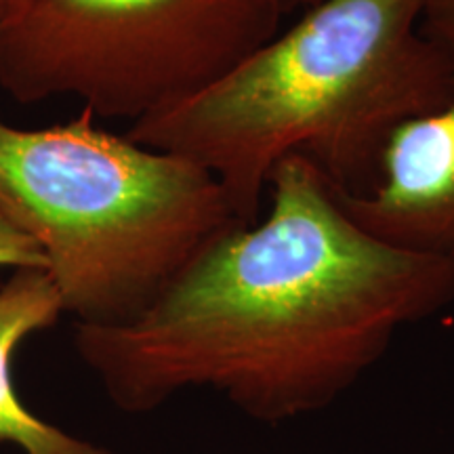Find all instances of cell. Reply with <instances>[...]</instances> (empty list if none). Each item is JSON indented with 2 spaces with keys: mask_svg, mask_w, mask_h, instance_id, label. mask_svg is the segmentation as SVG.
<instances>
[{
  "mask_svg": "<svg viewBox=\"0 0 454 454\" xmlns=\"http://www.w3.org/2000/svg\"><path fill=\"white\" fill-rule=\"evenodd\" d=\"M268 211L211 240L144 314L74 326V349L112 406L154 412L213 391L274 427L354 389L402 328L454 303V257L362 230L308 158L271 173Z\"/></svg>",
  "mask_w": 454,
  "mask_h": 454,
  "instance_id": "1",
  "label": "cell"
},
{
  "mask_svg": "<svg viewBox=\"0 0 454 454\" xmlns=\"http://www.w3.org/2000/svg\"><path fill=\"white\" fill-rule=\"evenodd\" d=\"M427 0H317L217 81L130 124L127 137L200 164L240 223L274 168L308 158L357 194L400 124L454 98V53L423 30Z\"/></svg>",
  "mask_w": 454,
  "mask_h": 454,
  "instance_id": "2",
  "label": "cell"
},
{
  "mask_svg": "<svg viewBox=\"0 0 454 454\" xmlns=\"http://www.w3.org/2000/svg\"><path fill=\"white\" fill-rule=\"evenodd\" d=\"M0 208L41 248L64 314L121 326L240 223L200 164L114 135L82 112L21 129L0 118Z\"/></svg>",
  "mask_w": 454,
  "mask_h": 454,
  "instance_id": "3",
  "label": "cell"
},
{
  "mask_svg": "<svg viewBox=\"0 0 454 454\" xmlns=\"http://www.w3.org/2000/svg\"><path fill=\"white\" fill-rule=\"evenodd\" d=\"M284 15L276 0H27L0 26V87L133 124L223 76Z\"/></svg>",
  "mask_w": 454,
  "mask_h": 454,
  "instance_id": "4",
  "label": "cell"
},
{
  "mask_svg": "<svg viewBox=\"0 0 454 454\" xmlns=\"http://www.w3.org/2000/svg\"><path fill=\"white\" fill-rule=\"evenodd\" d=\"M444 44L454 53V41ZM334 194L349 217L379 240L454 257V98L395 129L366 190Z\"/></svg>",
  "mask_w": 454,
  "mask_h": 454,
  "instance_id": "5",
  "label": "cell"
},
{
  "mask_svg": "<svg viewBox=\"0 0 454 454\" xmlns=\"http://www.w3.org/2000/svg\"><path fill=\"white\" fill-rule=\"evenodd\" d=\"M61 314L59 293L44 270H17L0 286V444L24 454H116L44 421L17 395L15 351L27 337L55 326Z\"/></svg>",
  "mask_w": 454,
  "mask_h": 454,
  "instance_id": "6",
  "label": "cell"
},
{
  "mask_svg": "<svg viewBox=\"0 0 454 454\" xmlns=\"http://www.w3.org/2000/svg\"><path fill=\"white\" fill-rule=\"evenodd\" d=\"M0 268L44 270V257L38 244L21 231L0 208Z\"/></svg>",
  "mask_w": 454,
  "mask_h": 454,
  "instance_id": "7",
  "label": "cell"
},
{
  "mask_svg": "<svg viewBox=\"0 0 454 454\" xmlns=\"http://www.w3.org/2000/svg\"><path fill=\"white\" fill-rule=\"evenodd\" d=\"M423 30L431 38L446 41L454 36V0H427Z\"/></svg>",
  "mask_w": 454,
  "mask_h": 454,
  "instance_id": "8",
  "label": "cell"
},
{
  "mask_svg": "<svg viewBox=\"0 0 454 454\" xmlns=\"http://www.w3.org/2000/svg\"><path fill=\"white\" fill-rule=\"evenodd\" d=\"M27 0H0V20H9L11 15H15Z\"/></svg>",
  "mask_w": 454,
  "mask_h": 454,
  "instance_id": "9",
  "label": "cell"
},
{
  "mask_svg": "<svg viewBox=\"0 0 454 454\" xmlns=\"http://www.w3.org/2000/svg\"><path fill=\"white\" fill-rule=\"evenodd\" d=\"M278 4H280V7L284 9V13H293V11H297V9H301V11H305L308 7H311V4H316L317 0H276Z\"/></svg>",
  "mask_w": 454,
  "mask_h": 454,
  "instance_id": "10",
  "label": "cell"
},
{
  "mask_svg": "<svg viewBox=\"0 0 454 454\" xmlns=\"http://www.w3.org/2000/svg\"><path fill=\"white\" fill-rule=\"evenodd\" d=\"M435 41H438V38H435ZM446 41H454V36L452 38H446ZM446 41H442V43H446Z\"/></svg>",
  "mask_w": 454,
  "mask_h": 454,
  "instance_id": "11",
  "label": "cell"
},
{
  "mask_svg": "<svg viewBox=\"0 0 454 454\" xmlns=\"http://www.w3.org/2000/svg\"><path fill=\"white\" fill-rule=\"evenodd\" d=\"M0 26H3V20H0Z\"/></svg>",
  "mask_w": 454,
  "mask_h": 454,
  "instance_id": "12",
  "label": "cell"
}]
</instances>
